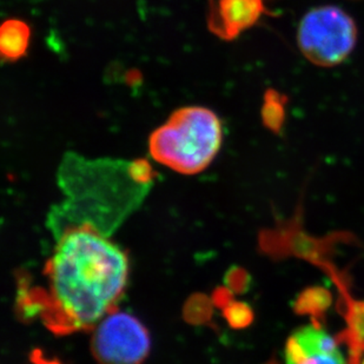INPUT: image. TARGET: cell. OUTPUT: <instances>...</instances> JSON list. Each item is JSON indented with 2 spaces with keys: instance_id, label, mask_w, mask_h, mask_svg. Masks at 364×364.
I'll list each match as a JSON object with an SVG mask.
<instances>
[{
  "instance_id": "cell-1",
  "label": "cell",
  "mask_w": 364,
  "mask_h": 364,
  "mask_svg": "<svg viewBox=\"0 0 364 364\" xmlns=\"http://www.w3.org/2000/svg\"><path fill=\"white\" fill-rule=\"evenodd\" d=\"M46 264L48 309L55 333L89 329L111 313L127 285L129 263L121 247L91 228H71L55 236Z\"/></svg>"
},
{
  "instance_id": "cell-2",
  "label": "cell",
  "mask_w": 364,
  "mask_h": 364,
  "mask_svg": "<svg viewBox=\"0 0 364 364\" xmlns=\"http://www.w3.org/2000/svg\"><path fill=\"white\" fill-rule=\"evenodd\" d=\"M155 173L145 159H86L68 154L58 171L64 200L48 215L53 236L71 228H91L110 237L141 205Z\"/></svg>"
},
{
  "instance_id": "cell-3",
  "label": "cell",
  "mask_w": 364,
  "mask_h": 364,
  "mask_svg": "<svg viewBox=\"0 0 364 364\" xmlns=\"http://www.w3.org/2000/svg\"><path fill=\"white\" fill-rule=\"evenodd\" d=\"M222 144V124L213 111L190 107L177 110L151 134L152 159L183 175H195L213 162Z\"/></svg>"
},
{
  "instance_id": "cell-4",
  "label": "cell",
  "mask_w": 364,
  "mask_h": 364,
  "mask_svg": "<svg viewBox=\"0 0 364 364\" xmlns=\"http://www.w3.org/2000/svg\"><path fill=\"white\" fill-rule=\"evenodd\" d=\"M358 28L354 19L336 6L315 7L304 14L297 30L299 48L310 63L338 65L354 50Z\"/></svg>"
},
{
  "instance_id": "cell-5",
  "label": "cell",
  "mask_w": 364,
  "mask_h": 364,
  "mask_svg": "<svg viewBox=\"0 0 364 364\" xmlns=\"http://www.w3.org/2000/svg\"><path fill=\"white\" fill-rule=\"evenodd\" d=\"M92 351L100 364H141L150 351L148 330L127 313H110L97 326Z\"/></svg>"
},
{
  "instance_id": "cell-6",
  "label": "cell",
  "mask_w": 364,
  "mask_h": 364,
  "mask_svg": "<svg viewBox=\"0 0 364 364\" xmlns=\"http://www.w3.org/2000/svg\"><path fill=\"white\" fill-rule=\"evenodd\" d=\"M284 355L285 364H348L336 338L314 324L289 337Z\"/></svg>"
},
{
  "instance_id": "cell-7",
  "label": "cell",
  "mask_w": 364,
  "mask_h": 364,
  "mask_svg": "<svg viewBox=\"0 0 364 364\" xmlns=\"http://www.w3.org/2000/svg\"><path fill=\"white\" fill-rule=\"evenodd\" d=\"M263 12V0H217L210 12L209 26L220 38L230 41L254 26Z\"/></svg>"
},
{
  "instance_id": "cell-8",
  "label": "cell",
  "mask_w": 364,
  "mask_h": 364,
  "mask_svg": "<svg viewBox=\"0 0 364 364\" xmlns=\"http://www.w3.org/2000/svg\"><path fill=\"white\" fill-rule=\"evenodd\" d=\"M30 43V28L24 21L10 19L0 30V51L4 59L16 62L26 55Z\"/></svg>"
},
{
  "instance_id": "cell-9",
  "label": "cell",
  "mask_w": 364,
  "mask_h": 364,
  "mask_svg": "<svg viewBox=\"0 0 364 364\" xmlns=\"http://www.w3.org/2000/svg\"><path fill=\"white\" fill-rule=\"evenodd\" d=\"M287 98L275 90H269L264 95V103L262 107V119L269 130L279 134L285 119Z\"/></svg>"
},
{
  "instance_id": "cell-10",
  "label": "cell",
  "mask_w": 364,
  "mask_h": 364,
  "mask_svg": "<svg viewBox=\"0 0 364 364\" xmlns=\"http://www.w3.org/2000/svg\"><path fill=\"white\" fill-rule=\"evenodd\" d=\"M348 341L354 354L364 351V302L351 303L348 314Z\"/></svg>"
},
{
  "instance_id": "cell-11",
  "label": "cell",
  "mask_w": 364,
  "mask_h": 364,
  "mask_svg": "<svg viewBox=\"0 0 364 364\" xmlns=\"http://www.w3.org/2000/svg\"><path fill=\"white\" fill-rule=\"evenodd\" d=\"M228 321L231 326L235 328H243L247 324L251 323L254 314L250 306H247L245 303H232L230 306H228L227 311Z\"/></svg>"
},
{
  "instance_id": "cell-12",
  "label": "cell",
  "mask_w": 364,
  "mask_h": 364,
  "mask_svg": "<svg viewBox=\"0 0 364 364\" xmlns=\"http://www.w3.org/2000/svg\"><path fill=\"white\" fill-rule=\"evenodd\" d=\"M32 361L35 364H60L58 361H48L41 358V351H36L35 354L32 355Z\"/></svg>"
},
{
  "instance_id": "cell-13",
  "label": "cell",
  "mask_w": 364,
  "mask_h": 364,
  "mask_svg": "<svg viewBox=\"0 0 364 364\" xmlns=\"http://www.w3.org/2000/svg\"><path fill=\"white\" fill-rule=\"evenodd\" d=\"M360 364H364V358H363V361L361 362V363Z\"/></svg>"
}]
</instances>
